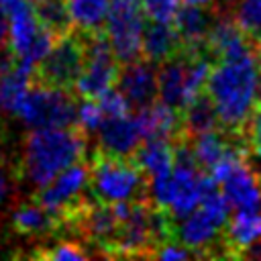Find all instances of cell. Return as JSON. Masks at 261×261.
Instances as JSON below:
<instances>
[{"label":"cell","instance_id":"obj_22","mask_svg":"<svg viewBox=\"0 0 261 261\" xmlns=\"http://www.w3.org/2000/svg\"><path fill=\"white\" fill-rule=\"evenodd\" d=\"M31 71L20 67L16 61L0 69V106L2 110L16 114L20 102L31 88Z\"/></svg>","mask_w":261,"mask_h":261},{"label":"cell","instance_id":"obj_15","mask_svg":"<svg viewBox=\"0 0 261 261\" xmlns=\"http://www.w3.org/2000/svg\"><path fill=\"white\" fill-rule=\"evenodd\" d=\"M153 239L151 230V212L141 204H130L128 214L118 220V228L114 232V247L122 253L143 251Z\"/></svg>","mask_w":261,"mask_h":261},{"label":"cell","instance_id":"obj_11","mask_svg":"<svg viewBox=\"0 0 261 261\" xmlns=\"http://www.w3.org/2000/svg\"><path fill=\"white\" fill-rule=\"evenodd\" d=\"M84 39L69 33L59 35V39L53 41L47 55L35 67L39 82L63 90L73 88V82L84 65Z\"/></svg>","mask_w":261,"mask_h":261},{"label":"cell","instance_id":"obj_4","mask_svg":"<svg viewBox=\"0 0 261 261\" xmlns=\"http://www.w3.org/2000/svg\"><path fill=\"white\" fill-rule=\"evenodd\" d=\"M0 8L8 22V47L16 63L27 71H35L41 59L51 49L55 35L49 33L37 18L31 0H0Z\"/></svg>","mask_w":261,"mask_h":261},{"label":"cell","instance_id":"obj_17","mask_svg":"<svg viewBox=\"0 0 261 261\" xmlns=\"http://www.w3.org/2000/svg\"><path fill=\"white\" fill-rule=\"evenodd\" d=\"M210 24H212V16H210V12H206V6L184 4V6H179V10L173 18V27L181 39V45L192 51L206 43Z\"/></svg>","mask_w":261,"mask_h":261},{"label":"cell","instance_id":"obj_6","mask_svg":"<svg viewBox=\"0 0 261 261\" xmlns=\"http://www.w3.org/2000/svg\"><path fill=\"white\" fill-rule=\"evenodd\" d=\"M77 104L67 90L39 84L31 86L14 116H18L29 128H51L75 124Z\"/></svg>","mask_w":261,"mask_h":261},{"label":"cell","instance_id":"obj_38","mask_svg":"<svg viewBox=\"0 0 261 261\" xmlns=\"http://www.w3.org/2000/svg\"><path fill=\"white\" fill-rule=\"evenodd\" d=\"M6 39H8V22H6V14L0 8V49L6 43Z\"/></svg>","mask_w":261,"mask_h":261},{"label":"cell","instance_id":"obj_31","mask_svg":"<svg viewBox=\"0 0 261 261\" xmlns=\"http://www.w3.org/2000/svg\"><path fill=\"white\" fill-rule=\"evenodd\" d=\"M145 18L153 22H173L181 0H139Z\"/></svg>","mask_w":261,"mask_h":261},{"label":"cell","instance_id":"obj_18","mask_svg":"<svg viewBox=\"0 0 261 261\" xmlns=\"http://www.w3.org/2000/svg\"><path fill=\"white\" fill-rule=\"evenodd\" d=\"M173 157L175 149L165 137H147L135 149V165L149 177L169 171L173 165Z\"/></svg>","mask_w":261,"mask_h":261},{"label":"cell","instance_id":"obj_28","mask_svg":"<svg viewBox=\"0 0 261 261\" xmlns=\"http://www.w3.org/2000/svg\"><path fill=\"white\" fill-rule=\"evenodd\" d=\"M33 6H35V14H37L39 22L49 33L59 37L69 31L71 20H69V12H67V4L63 0H39V2H33Z\"/></svg>","mask_w":261,"mask_h":261},{"label":"cell","instance_id":"obj_25","mask_svg":"<svg viewBox=\"0 0 261 261\" xmlns=\"http://www.w3.org/2000/svg\"><path fill=\"white\" fill-rule=\"evenodd\" d=\"M190 151L198 163L200 169L210 171L222 157H226L232 149L228 145V141L224 139V135H220L216 128L212 130H204L198 133L194 137V143L190 145Z\"/></svg>","mask_w":261,"mask_h":261},{"label":"cell","instance_id":"obj_5","mask_svg":"<svg viewBox=\"0 0 261 261\" xmlns=\"http://www.w3.org/2000/svg\"><path fill=\"white\" fill-rule=\"evenodd\" d=\"M92 194L102 204L133 202L143 192V171L124 157L100 155L90 169Z\"/></svg>","mask_w":261,"mask_h":261},{"label":"cell","instance_id":"obj_16","mask_svg":"<svg viewBox=\"0 0 261 261\" xmlns=\"http://www.w3.org/2000/svg\"><path fill=\"white\" fill-rule=\"evenodd\" d=\"M161 63L163 65L157 69V98L175 110H184L190 102L186 90V53L179 57L173 55Z\"/></svg>","mask_w":261,"mask_h":261},{"label":"cell","instance_id":"obj_8","mask_svg":"<svg viewBox=\"0 0 261 261\" xmlns=\"http://www.w3.org/2000/svg\"><path fill=\"white\" fill-rule=\"evenodd\" d=\"M210 177L216 181L230 210H261V181L237 151L222 157L210 169Z\"/></svg>","mask_w":261,"mask_h":261},{"label":"cell","instance_id":"obj_37","mask_svg":"<svg viewBox=\"0 0 261 261\" xmlns=\"http://www.w3.org/2000/svg\"><path fill=\"white\" fill-rule=\"evenodd\" d=\"M14 194V181L6 169L0 167V206L6 204Z\"/></svg>","mask_w":261,"mask_h":261},{"label":"cell","instance_id":"obj_2","mask_svg":"<svg viewBox=\"0 0 261 261\" xmlns=\"http://www.w3.org/2000/svg\"><path fill=\"white\" fill-rule=\"evenodd\" d=\"M86 153V139L69 126L33 128L24 141L20 177L33 188H43L59 171L80 161Z\"/></svg>","mask_w":261,"mask_h":261},{"label":"cell","instance_id":"obj_26","mask_svg":"<svg viewBox=\"0 0 261 261\" xmlns=\"http://www.w3.org/2000/svg\"><path fill=\"white\" fill-rule=\"evenodd\" d=\"M57 224V216L51 214L39 202L20 204L12 212V226L22 234H45Z\"/></svg>","mask_w":261,"mask_h":261},{"label":"cell","instance_id":"obj_7","mask_svg":"<svg viewBox=\"0 0 261 261\" xmlns=\"http://www.w3.org/2000/svg\"><path fill=\"white\" fill-rule=\"evenodd\" d=\"M228 212L230 208L222 198V194L218 192V188L212 190L202 198V202L190 214L177 218V226H175L177 241L192 251L212 247L228 222Z\"/></svg>","mask_w":261,"mask_h":261},{"label":"cell","instance_id":"obj_19","mask_svg":"<svg viewBox=\"0 0 261 261\" xmlns=\"http://www.w3.org/2000/svg\"><path fill=\"white\" fill-rule=\"evenodd\" d=\"M206 45L220 59L222 57H234V55H241L245 51H251L249 43H247V35L230 18L212 20L208 37H206Z\"/></svg>","mask_w":261,"mask_h":261},{"label":"cell","instance_id":"obj_35","mask_svg":"<svg viewBox=\"0 0 261 261\" xmlns=\"http://www.w3.org/2000/svg\"><path fill=\"white\" fill-rule=\"evenodd\" d=\"M243 126L247 128L249 147L253 149V153L261 155V108L257 112H251V116L247 118V122Z\"/></svg>","mask_w":261,"mask_h":261},{"label":"cell","instance_id":"obj_39","mask_svg":"<svg viewBox=\"0 0 261 261\" xmlns=\"http://www.w3.org/2000/svg\"><path fill=\"white\" fill-rule=\"evenodd\" d=\"M255 104L261 108V73H259V80H257V90H255Z\"/></svg>","mask_w":261,"mask_h":261},{"label":"cell","instance_id":"obj_12","mask_svg":"<svg viewBox=\"0 0 261 261\" xmlns=\"http://www.w3.org/2000/svg\"><path fill=\"white\" fill-rule=\"evenodd\" d=\"M88 181H90V167L82 161H75L63 171H59L49 184L39 188L35 202L45 206L55 216L63 212H71L82 192L88 188Z\"/></svg>","mask_w":261,"mask_h":261},{"label":"cell","instance_id":"obj_13","mask_svg":"<svg viewBox=\"0 0 261 261\" xmlns=\"http://www.w3.org/2000/svg\"><path fill=\"white\" fill-rule=\"evenodd\" d=\"M96 135L102 155H112V157H126L135 153V149L145 139L139 114L130 116V112L122 116L104 118Z\"/></svg>","mask_w":261,"mask_h":261},{"label":"cell","instance_id":"obj_24","mask_svg":"<svg viewBox=\"0 0 261 261\" xmlns=\"http://www.w3.org/2000/svg\"><path fill=\"white\" fill-rule=\"evenodd\" d=\"M65 4L71 24L88 35L104 27L112 0H67Z\"/></svg>","mask_w":261,"mask_h":261},{"label":"cell","instance_id":"obj_10","mask_svg":"<svg viewBox=\"0 0 261 261\" xmlns=\"http://www.w3.org/2000/svg\"><path fill=\"white\" fill-rule=\"evenodd\" d=\"M106 39L120 63H128L141 55V43L145 33V14L135 0H112L106 16Z\"/></svg>","mask_w":261,"mask_h":261},{"label":"cell","instance_id":"obj_33","mask_svg":"<svg viewBox=\"0 0 261 261\" xmlns=\"http://www.w3.org/2000/svg\"><path fill=\"white\" fill-rule=\"evenodd\" d=\"M98 100V104H100V108H102V112H104V118H112V116H122V114H128L130 112V104L126 102V98L118 92V90H114V88H110L108 92H104L100 98H96Z\"/></svg>","mask_w":261,"mask_h":261},{"label":"cell","instance_id":"obj_1","mask_svg":"<svg viewBox=\"0 0 261 261\" xmlns=\"http://www.w3.org/2000/svg\"><path fill=\"white\" fill-rule=\"evenodd\" d=\"M257 80L259 67L251 51L222 57L212 65L204 90L216 110L218 124L237 130L247 122L255 108Z\"/></svg>","mask_w":261,"mask_h":261},{"label":"cell","instance_id":"obj_14","mask_svg":"<svg viewBox=\"0 0 261 261\" xmlns=\"http://www.w3.org/2000/svg\"><path fill=\"white\" fill-rule=\"evenodd\" d=\"M116 90L126 98L130 108H147L157 98V69L149 59H133L124 63V69L116 75Z\"/></svg>","mask_w":261,"mask_h":261},{"label":"cell","instance_id":"obj_30","mask_svg":"<svg viewBox=\"0 0 261 261\" xmlns=\"http://www.w3.org/2000/svg\"><path fill=\"white\" fill-rule=\"evenodd\" d=\"M234 22L247 37H259L261 33V0H237Z\"/></svg>","mask_w":261,"mask_h":261},{"label":"cell","instance_id":"obj_42","mask_svg":"<svg viewBox=\"0 0 261 261\" xmlns=\"http://www.w3.org/2000/svg\"><path fill=\"white\" fill-rule=\"evenodd\" d=\"M253 255H257V257H261V249H257V251H253Z\"/></svg>","mask_w":261,"mask_h":261},{"label":"cell","instance_id":"obj_40","mask_svg":"<svg viewBox=\"0 0 261 261\" xmlns=\"http://www.w3.org/2000/svg\"><path fill=\"white\" fill-rule=\"evenodd\" d=\"M184 4H194V6H208V4H212L214 0H181Z\"/></svg>","mask_w":261,"mask_h":261},{"label":"cell","instance_id":"obj_9","mask_svg":"<svg viewBox=\"0 0 261 261\" xmlns=\"http://www.w3.org/2000/svg\"><path fill=\"white\" fill-rule=\"evenodd\" d=\"M84 51V65L73 82V90L82 98L96 100L116 84V57L110 49L106 35H100L98 31L86 35Z\"/></svg>","mask_w":261,"mask_h":261},{"label":"cell","instance_id":"obj_44","mask_svg":"<svg viewBox=\"0 0 261 261\" xmlns=\"http://www.w3.org/2000/svg\"><path fill=\"white\" fill-rule=\"evenodd\" d=\"M0 112H2V106H0Z\"/></svg>","mask_w":261,"mask_h":261},{"label":"cell","instance_id":"obj_21","mask_svg":"<svg viewBox=\"0 0 261 261\" xmlns=\"http://www.w3.org/2000/svg\"><path fill=\"white\" fill-rule=\"evenodd\" d=\"M226 245L237 253H247L261 243V210L234 212L226 222Z\"/></svg>","mask_w":261,"mask_h":261},{"label":"cell","instance_id":"obj_34","mask_svg":"<svg viewBox=\"0 0 261 261\" xmlns=\"http://www.w3.org/2000/svg\"><path fill=\"white\" fill-rule=\"evenodd\" d=\"M41 257H47L53 261H84L86 253L73 243H59V245H53V249L43 251Z\"/></svg>","mask_w":261,"mask_h":261},{"label":"cell","instance_id":"obj_41","mask_svg":"<svg viewBox=\"0 0 261 261\" xmlns=\"http://www.w3.org/2000/svg\"><path fill=\"white\" fill-rule=\"evenodd\" d=\"M257 49H259V59H261V33H259V43H257Z\"/></svg>","mask_w":261,"mask_h":261},{"label":"cell","instance_id":"obj_23","mask_svg":"<svg viewBox=\"0 0 261 261\" xmlns=\"http://www.w3.org/2000/svg\"><path fill=\"white\" fill-rule=\"evenodd\" d=\"M139 118H141V124H143V133H145V139L147 137H165V139H171L177 128H179V110L163 104V102H153L151 106L147 108H139Z\"/></svg>","mask_w":261,"mask_h":261},{"label":"cell","instance_id":"obj_36","mask_svg":"<svg viewBox=\"0 0 261 261\" xmlns=\"http://www.w3.org/2000/svg\"><path fill=\"white\" fill-rule=\"evenodd\" d=\"M155 255H157L159 259H163V261H181V259L194 257V251L188 249V247L181 245V243H167V245L159 247Z\"/></svg>","mask_w":261,"mask_h":261},{"label":"cell","instance_id":"obj_45","mask_svg":"<svg viewBox=\"0 0 261 261\" xmlns=\"http://www.w3.org/2000/svg\"><path fill=\"white\" fill-rule=\"evenodd\" d=\"M135 2H139V0H135Z\"/></svg>","mask_w":261,"mask_h":261},{"label":"cell","instance_id":"obj_20","mask_svg":"<svg viewBox=\"0 0 261 261\" xmlns=\"http://www.w3.org/2000/svg\"><path fill=\"white\" fill-rule=\"evenodd\" d=\"M181 45V39L173 27V22H153L145 27L141 51L149 61L161 63L177 53Z\"/></svg>","mask_w":261,"mask_h":261},{"label":"cell","instance_id":"obj_29","mask_svg":"<svg viewBox=\"0 0 261 261\" xmlns=\"http://www.w3.org/2000/svg\"><path fill=\"white\" fill-rule=\"evenodd\" d=\"M84 228L100 243L114 239V232L118 228V218L112 206H98V208L88 210L84 216Z\"/></svg>","mask_w":261,"mask_h":261},{"label":"cell","instance_id":"obj_43","mask_svg":"<svg viewBox=\"0 0 261 261\" xmlns=\"http://www.w3.org/2000/svg\"><path fill=\"white\" fill-rule=\"evenodd\" d=\"M31 2H39V0H31Z\"/></svg>","mask_w":261,"mask_h":261},{"label":"cell","instance_id":"obj_3","mask_svg":"<svg viewBox=\"0 0 261 261\" xmlns=\"http://www.w3.org/2000/svg\"><path fill=\"white\" fill-rule=\"evenodd\" d=\"M216 188V181L200 171L190 147L186 145L175 147L171 169L153 175L149 184V192L157 208L173 218L190 214L202 202V198Z\"/></svg>","mask_w":261,"mask_h":261},{"label":"cell","instance_id":"obj_27","mask_svg":"<svg viewBox=\"0 0 261 261\" xmlns=\"http://www.w3.org/2000/svg\"><path fill=\"white\" fill-rule=\"evenodd\" d=\"M184 124L190 133L198 135L204 130H212L218 126V116L216 110L212 106V102L208 100V96H198L194 98L186 108H184Z\"/></svg>","mask_w":261,"mask_h":261},{"label":"cell","instance_id":"obj_32","mask_svg":"<svg viewBox=\"0 0 261 261\" xmlns=\"http://www.w3.org/2000/svg\"><path fill=\"white\" fill-rule=\"evenodd\" d=\"M102 122H104V112L98 100L84 98V102L77 106V112H75V124L84 133H96Z\"/></svg>","mask_w":261,"mask_h":261}]
</instances>
